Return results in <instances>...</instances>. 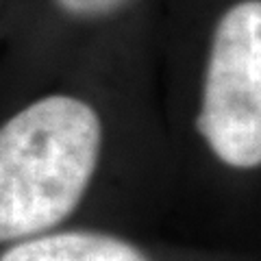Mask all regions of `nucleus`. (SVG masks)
Segmentation results:
<instances>
[{
    "mask_svg": "<svg viewBox=\"0 0 261 261\" xmlns=\"http://www.w3.org/2000/svg\"><path fill=\"white\" fill-rule=\"evenodd\" d=\"M102 120L87 100L46 94L0 124V244L74 214L98 170Z\"/></svg>",
    "mask_w": 261,
    "mask_h": 261,
    "instance_id": "1",
    "label": "nucleus"
},
{
    "mask_svg": "<svg viewBox=\"0 0 261 261\" xmlns=\"http://www.w3.org/2000/svg\"><path fill=\"white\" fill-rule=\"evenodd\" d=\"M196 128L214 157L235 170L261 163V3L226 7L211 33Z\"/></svg>",
    "mask_w": 261,
    "mask_h": 261,
    "instance_id": "2",
    "label": "nucleus"
},
{
    "mask_svg": "<svg viewBox=\"0 0 261 261\" xmlns=\"http://www.w3.org/2000/svg\"><path fill=\"white\" fill-rule=\"evenodd\" d=\"M0 261H150L122 238L96 231L39 233L15 242Z\"/></svg>",
    "mask_w": 261,
    "mask_h": 261,
    "instance_id": "3",
    "label": "nucleus"
},
{
    "mask_svg": "<svg viewBox=\"0 0 261 261\" xmlns=\"http://www.w3.org/2000/svg\"><path fill=\"white\" fill-rule=\"evenodd\" d=\"M50 3L57 11L70 20L98 22L124 11L133 0H50Z\"/></svg>",
    "mask_w": 261,
    "mask_h": 261,
    "instance_id": "4",
    "label": "nucleus"
}]
</instances>
